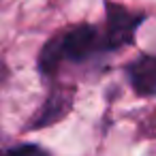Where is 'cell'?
Instances as JSON below:
<instances>
[{
  "mask_svg": "<svg viewBox=\"0 0 156 156\" xmlns=\"http://www.w3.org/2000/svg\"><path fill=\"white\" fill-rule=\"evenodd\" d=\"M105 43L94 26H77L69 32L54 37L39 56V69L43 75H54L64 62H83L92 58Z\"/></svg>",
  "mask_w": 156,
  "mask_h": 156,
  "instance_id": "1",
  "label": "cell"
},
{
  "mask_svg": "<svg viewBox=\"0 0 156 156\" xmlns=\"http://www.w3.org/2000/svg\"><path fill=\"white\" fill-rule=\"evenodd\" d=\"M107 11V41L105 47L118 49L128 43H133V34L143 22V15L130 13L128 9L115 5V2H105Z\"/></svg>",
  "mask_w": 156,
  "mask_h": 156,
  "instance_id": "2",
  "label": "cell"
},
{
  "mask_svg": "<svg viewBox=\"0 0 156 156\" xmlns=\"http://www.w3.org/2000/svg\"><path fill=\"white\" fill-rule=\"evenodd\" d=\"M128 81L139 96H156V56H143L128 69Z\"/></svg>",
  "mask_w": 156,
  "mask_h": 156,
  "instance_id": "3",
  "label": "cell"
},
{
  "mask_svg": "<svg viewBox=\"0 0 156 156\" xmlns=\"http://www.w3.org/2000/svg\"><path fill=\"white\" fill-rule=\"evenodd\" d=\"M73 103V92L71 90H58L49 96V101L45 103L43 111L39 113V118L34 120V124H30V128H41V126H49L54 122H58L60 118H64L71 109Z\"/></svg>",
  "mask_w": 156,
  "mask_h": 156,
  "instance_id": "4",
  "label": "cell"
},
{
  "mask_svg": "<svg viewBox=\"0 0 156 156\" xmlns=\"http://www.w3.org/2000/svg\"><path fill=\"white\" fill-rule=\"evenodd\" d=\"M9 156H49V154L39 145H20V147L11 150Z\"/></svg>",
  "mask_w": 156,
  "mask_h": 156,
  "instance_id": "5",
  "label": "cell"
}]
</instances>
